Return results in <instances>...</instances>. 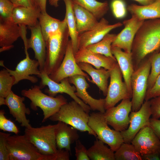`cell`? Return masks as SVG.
Wrapping results in <instances>:
<instances>
[{"instance_id":"obj_1","label":"cell","mask_w":160,"mask_h":160,"mask_svg":"<svg viewBox=\"0 0 160 160\" xmlns=\"http://www.w3.org/2000/svg\"><path fill=\"white\" fill-rule=\"evenodd\" d=\"M160 51V18L145 20L135 37L131 54L134 70L148 55Z\"/></svg>"},{"instance_id":"obj_2","label":"cell","mask_w":160,"mask_h":160,"mask_svg":"<svg viewBox=\"0 0 160 160\" xmlns=\"http://www.w3.org/2000/svg\"><path fill=\"white\" fill-rule=\"evenodd\" d=\"M68 27L51 36L46 42V57L44 70L49 75L54 72L61 63L70 40Z\"/></svg>"},{"instance_id":"obj_3","label":"cell","mask_w":160,"mask_h":160,"mask_svg":"<svg viewBox=\"0 0 160 160\" xmlns=\"http://www.w3.org/2000/svg\"><path fill=\"white\" fill-rule=\"evenodd\" d=\"M89 115L74 100L62 105L59 110L49 119L53 121H62L81 132H87L97 137L88 123Z\"/></svg>"},{"instance_id":"obj_4","label":"cell","mask_w":160,"mask_h":160,"mask_svg":"<svg viewBox=\"0 0 160 160\" xmlns=\"http://www.w3.org/2000/svg\"><path fill=\"white\" fill-rule=\"evenodd\" d=\"M41 89L39 86L34 85L29 89L22 90L21 93L23 97L31 100V107L32 109L36 110L39 107L42 110L44 115L43 123L56 113L61 107L67 102L62 95L52 97L44 93Z\"/></svg>"},{"instance_id":"obj_5","label":"cell","mask_w":160,"mask_h":160,"mask_svg":"<svg viewBox=\"0 0 160 160\" xmlns=\"http://www.w3.org/2000/svg\"><path fill=\"white\" fill-rule=\"evenodd\" d=\"M7 145L9 160H55V155L41 154L24 135H10Z\"/></svg>"},{"instance_id":"obj_6","label":"cell","mask_w":160,"mask_h":160,"mask_svg":"<svg viewBox=\"0 0 160 160\" xmlns=\"http://www.w3.org/2000/svg\"><path fill=\"white\" fill-rule=\"evenodd\" d=\"M57 124L39 127L25 128L24 135L42 154L53 155L57 152L55 130Z\"/></svg>"},{"instance_id":"obj_7","label":"cell","mask_w":160,"mask_h":160,"mask_svg":"<svg viewBox=\"0 0 160 160\" xmlns=\"http://www.w3.org/2000/svg\"><path fill=\"white\" fill-rule=\"evenodd\" d=\"M151 68V54L144 58L132 75L131 79L132 91V111H138L145 101Z\"/></svg>"},{"instance_id":"obj_8","label":"cell","mask_w":160,"mask_h":160,"mask_svg":"<svg viewBox=\"0 0 160 160\" xmlns=\"http://www.w3.org/2000/svg\"><path fill=\"white\" fill-rule=\"evenodd\" d=\"M88 124L97 138L107 144L114 152L124 142L121 132L109 127L104 113L99 112L90 114Z\"/></svg>"},{"instance_id":"obj_9","label":"cell","mask_w":160,"mask_h":160,"mask_svg":"<svg viewBox=\"0 0 160 160\" xmlns=\"http://www.w3.org/2000/svg\"><path fill=\"white\" fill-rule=\"evenodd\" d=\"M110 71V82L105 98V110L115 106L121 100L132 97L126 83L122 81L123 75L118 63Z\"/></svg>"},{"instance_id":"obj_10","label":"cell","mask_w":160,"mask_h":160,"mask_svg":"<svg viewBox=\"0 0 160 160\" xmlns=\"http://www.w3.org/2000/svg\"><path fill=\"white\" fill-rule=\"evenodd\" d=\"M39 77L41 79L40 85L41 89L45 86L48 87V89L45 90V92L51 96L55 97L57 94L65 93L69 95L74 101L81 105L85 111L89 113L91 109L90 107L83 102L76 95V88L74 86L70 85L68 78L62 80L59 83L52 80L49 75L44 71H41Z\"/></svg>"},{"instance_id":"obj_11","label":"cell","mask_w":160,"mask_h":160,"mask_svg":"<svg viewBox=\"0 0 160 160\" xmlns=\"http://www.w3.org/2000/svg\"><path fill=\"white\" fill-rule=\"evenodd\" d=\"M130 99H123L116 106L105 110L104 115L108 124L116 131L121 132L128 128L130 123L129 114L132 111Z\"/></svg>"},{"instance_id":"obj_12","label":"cell","mask_w":160,"mask_h":160,"mask_svg":"<svg viewBox=\"0 0 160 160\" xmlns=\"http://www.w3.org/2000/svg\"><path fill=\"white\" fill-rule=\"evenodd\" d=\"M151 114L149 100L145 101L138 111L131 112L129 127L121 132L124 143H131L140 130L145 125H149Z\"/></svg>"},{"instance_id":"obj_13","label":"cell","mask_w":160,"mask_h":160,"mask_svg":"<svg viewBox=\"0 0 160 160\" xmlns=\"http://www.w3.org/2000/svg\"><path fill=\"white\" fill-rule=\"evenodd\" d=\"M76 75H83L88 80L90 79L87 73L80 68L76 62L72 43L70 40L61 63L56 70L49 76L53 80L59 83L65 78Z\"/></svg>"},{"instance_id":"obj_14","label":"cell","mask_w":160,"mask_h":160,"mask_svg":"<svg viewBox=\"0 0 160 160\" xmlns=\"http://www.w3.org/2000/svg\"><path fill=\"white\" fill-rule=\"evenodd\" d=\"M142 155L160 153V140L149 125L138 132L131 143Z\"/></svg>"},{"instance_id":"obj_15","label":"cell","mask_w":160,"mask_h":160,"mask_svg":"<svg viewBox=\"0 0 160 160\" xmlns=\"http://www.w3.org/2000/svg\"><path fill=\"white\" fill-rule=\"evenodd\" d=\"M122 25V23L120 22L110 24L107 20L103 17L102 18L93 28L79 34V49L86 48L89 45L99 41L111 31Z\"/></svg>"},{"instance_id":"obj_16","label":"cell","mask_w":160,"mask_h":160,"mask_svg":"<svg viewBox=\"0 0 160 160\" xmlns=\"http://www.w3.org/2000/svg\"><path fill=\"white\" fill-rule=\"evenodd\" d=\"M25 58L21 60L17 64L15 70H12L5 67L3 61H0V65L6 69L10 75L15 79L14 85L24 79L28 80L31 83H35L38 81V79L32 75L38 77L41 73L39 67V63L37 60L32 59L30 57L28 52L25 53Z\"/></svg>"},{"instance_id":"obj_17","label":"cell","mask_w":160,"mask_h":160,"mask_svg":"<svg viewBox=\"0 0 160 160\" xmlns=\"http://www.w3.org/2000/svg\"><path fill=\"white\" fill-rule=\"evenodd\" d=\"M145 20H140L131 15V17L122 22L124 28L117 35L111 46L119 48L126 52L130 53L136 33Z\"/></svg>"},{"instance_id":"obj_18","label":"cell","mask_w":160,"mask_h":160,"mask_svg":"<svg viewBox=\"0 0 160 160\" xmlns=\"http://www.w3.org/2000/svg\"><path fill=\"white\" fill-rule=\"evenodd\" d=\"M86 77L83 75H76L68 78L70 84H73L76 88L75 94L83 102L88 105L91 109L104 113L105 99H99L93 98L87 91L89 87Z\"/></svg>"},{"instance_id":"obj_19","label":"cell","mask_w":160,"mask_h":160,"mask_svg":"<svg viewBox=\"0 0 160 160\" xmlns=\"http://www.w3.org/2000/svg\"><path fill=\"white\" fill-rule=\"evenodd\" d=\"M28 28L31 31V36L24 44L25 52H28L29 48L33 49L35 58L39 62V68L41 71L44 70L46 57V41L42 33L39 22L36 25Z\"/></svg>"},{"instance_id":"obj_20","label":"cell","mask_w":160,"mask_h":160,"mask_svg":"<svg viewBox=\"0 0 160 160\" xmlns=\"http://www.w3.org/2000/svg\"><path fill=\"white\" fill-rule=\"evenodd\" d=\"M74 56L77 63H87L97 69L103 68L110 70L113 68L117 63L116 58L93 52L86 48L79 49Z\"/></svg>"},{"instance_id":"obj_21","label":"cell","mask_w":160,"mask_h":160,"mask_svg":"<svg viewBox=\"0 0 160 160\" xmlns=\"http://www.w3.org/2000/svg\"><path fill=\"white\" fill-rule=\"evenodd\" d=\"M24 97H21L15 94L12 91L5 98V105L8 108L10 113L15 120L25 128L31 127L30 121L27 119L26 114L29 115L30 111L26 107L23 103Z\"/></svg>"},{"instance_id":"obj_22","label":"cell","mask_w":160,"mask_h":160,"mask_svg":"<svg viewBox=\"0 0 160 160\" xmlns=\"http://www.w3.org/2000/svg\"><path fill=\"white\" fill-rule=\"evenodd\" d=\"M21 36L20 26L12 20H0V52L10 49L13 43Z\"/></svg>"},{"instance_id":"obj_23","label":"cell","mask_w":160,"mask_h":160,"mask_svg":"<svg viewBox=\"0 0 160 160\" xmlns=\"http://www.w3.org/2000/svg\"><path fill=\"white\" fill-rule=\"evenodd\" d=\"M77 130L64 122L58 121L55 130L57 149H65L71 153V145L79 138Z\"/></svg>"},{"instance_id":"obj_24","label":"cell","mask_w":160,"mask_h":160,"mask_svg":"<svg viewBox=\"0 0 160 160\" xmlns=\"http://www.w3.org/2000/svg\"><path fill=\"white\" fill-rule=\"evenodd\" d=\"M111 52L119 65L128 89L132 95L131 79L134 70L131 53L126 52L119 48L112 46Z\"/></svg>"},{"instance_id":"obj_25","label":"cell","mask_w":160,"mask_h":160,"mask_svg":"<svg viewBox=\"0 0 160 160\" xmlns=\"http://www.w3.org/2000/svg\"><path fill=\"white\" fill-rule=\"evenodd\" d=\"M41 13L36 6L29 7L17 6L15 7L12 13V20L18 25L28 26V28L36 25Z\"/></svg>"},{"instance_id":"obj_26","label":"cell","mask_w":160,"mask_h":160,"mask_svg":"<svg viewBox=\"0 0 160 160\" xmlns=\"http://www.w3.org/2000/svg\"><path fill=\"white\" fill-rule=\"evenodd\" d=\"M77 64L80 68L88 74L92 80L88 81L95 84L103 92L104 96H106L108 85V80L110 77V71L101 68L97 69L94 68L91 64L84 62Z\"/></svg>"},{"instance_id":"obj_27","label":"cell","mask_w":160,"mask_h":160,"mask_svg":"<svg viewBox=\"0 0 160 160\" xmlns=\"http://www.w3.org/2000/svg\"><path fill=\"white\" fill-rule=\"evenodd\" d=\"M127 10L131 15L140 20L160 18V0H156L152 3L146 5L132 4L128 6Z\"/></svg>"},{"instance_id":"obj_28","label":"cell","mask_w":160,"mask_h":160,"mask_svg":"<svg viewBox=\"0 0 160 160\" xmlns=\"http://www.w3.org/2000/svg\"><path fill=\"white\" fill-rule=\"evenodd\" d=\"M42 33L46 41L52 34L67 27L66 19L60 21L49 15L46 12H41L39 18Z\"/></svg>"},{"instance_id":"obj_29","label":"cell","mask_w":160,"mask_h":160,"mask_svg":"<svg viewBox=\"0 0 160 160\" xmlns=\"http://www.w3.org/2000/svg\"><path fill=\"white\" fill-rule=\"evenodd\" d=\"M72 6L79 34L92 28L98 22L93 15L83 7L73 2Z\"/></svg>"},{"instance_id":"obj_30","label":"cell","mask_w":160,"mask_h":160,"mask_svg":"<svg viewBox=\"0 0 160 160\" xmlns=\"http://www.w3.org/2000/svg\"><path fill=\"white\" fill-rule=\"evenodd\" d=\"M65 7V18L66 20L70 37L71 38L73 52L75 54L79 50L78 44V33L76 20L73 11L72 0H63Z\"/></svg>"},{"instance_id":"obj_31","label":"cell","mask_w":160,"mask_h":160,"mask_svg":"<svg viewBox=\"0 0 160 160\" xmlns=\"http://www.w3.org/2000/svg\"><path fill=\"white\" fill-rule=\"evenodd\" d=\"M97 138L93 145L87 149L91 160H115L114 151Z\"/></svg>"},{"instance_id":"obj_32","label":"cell","mask_w":160,"mask_h":160,"mask_svg":"<svg viewBox=\"0 0 160 160\" xmlns=\"http://www.w3.org/2000/svg\"><path fill=\"white\" fill-rule=\"evenodd\" d=\"M72 0L91 13L97 20L103 17L109 9L108 4L107 1L101 2L96 0Z\"/></svg>"},{"instance_id":"obj_33","label":"cell","mask_w":160,"mask_h":160,"mask_svg":"<svg viewBox=\"0 0 160 160\" xmlns=\"http://www.w3.org/2000/svg\"><path fill=\"white\" fill-rule=\"evenodd\" d=\"M117 34L108 33L99 41L89 45L86 48L91 51L115 58L111 53V45Z\"/></svg>"},{"instance_id":"obj_34","label":"cell","mask_w":160,"mask_h":160,"mask_svg":"<svg viewBox=\"0 0 160 160\" xmlns=\"http://www.w3.org/2000/svg\"><path fill=\"white\" fill-rule=\"evenodd\" d=\"M115 152L116 160H142V155L132 144L124 142Z\"/></svg>"},{"instance_id":"obj_35","label":"cell","mask_w":160,"mask_h":160,"mask_svg":"<svg viewBox=\"0 0 160 160\" xmlns=\"http://www.w3.org/2000/svg\"><path fill=\"white\" fill-rule=\"evenodd\" d=\"M160 74V51L151 54V68L148 76L147 91L151 88Z\"/></svg>"},{"instance_id":"obj_36","label":"cell","mask_w":160,"mask_h":160,"mask_svg":"<svg viewBox=\"0 0 160 160\" xmlns=\"http://www.w3.org/2000/svg\"><path fill=\"white\" fill-rule=\"evenodd\" d=\"M15 79L7 70L4 68L0 71V97L5 98L12 91Z\"/></svg>"},{"instance_id":"obj_37","label":"cell","mask_w":160,"mask_h":160,"mask_svg":"<svg viewBox=\"0 0 160 160\" xmlns=\"http://www.w3.org/2000/svg\"><path fill=\"white\" fill-rule=\"evenodd\" d=\"M14 5L9 0H0V20H12Z\"/></svg>"},{"instance_id":"obj_38","label":"cell","mask_w":160,"mask_h":160,"mask_svg":"<svg viewBox=\"0 0 160 160\" xmlns=\"http://www.w3.org/2000/svg\"><path fill=\"white\" fill-rule=\"evenodd\" d=\"M4 110L0 111V129L4 131H7L18 134L19 130L15 123L5 116Z\"/></svg>"},{"instance_id":"obj_39","label":"cell","mask_w":160,"mask_h":160,"mask_svg":"<svg viewBox=\"0 0 160 160\" xmlns=\"http://www.w3.org/2000/svg\"><path fill=\"white\" fill-rule=\"evenodd\" d=\"M111 7L113 14L116 18L121 19L126 16L127 8L123 0H113Z\"/></svg>"},{"instance_id":"obj_40","label":"cell","mask_w":160,"mask_h":160,"mask_svg":"<svg viewBox=\"0 0 160 160\" xmlns=\"http://www.w3.org/2000/svg\"><path fill=\"white\" fill-rule=\"evenodd\" d=\"M9 133L0 132V160H9L7 141Z\"/></svg>"},{"instance_id":"obj_41","label":"cell","mask_w":160,"mask_h":160,"mask_svg":"<svg viewBox=\"0 0 160 160\" xmlns=\"http://www.w3.org/2000/svg\"><path fill=\"white\" fill-rule=\"evenodd\" d=\"M75 147V155L76 160H90L87 150L79 140L76 141Z\"/></svg>"},{"instance_id":"obj_42","label":"cell","mask_w":160,"mask_h":160,"mask_svg":"<svg viewBox=\"0 0 160 160\" xmlns=\"http://www.w3.org/2000/svg\"><path fill=\"white\" fill-rule=\"evenodd\" d=\"M160 96V74L156 79L152 87L147 91L145 101Z\"/></svg>"},{"instance_id":"obj_43","label":"cell","mask_w":160,"mask_h":160,"mask_svg":"<svg viewBox=\"0 0 160 160\" xmlns=\"http://www.w3.org/2000/svg\"><path fill=\"white\" fill-rule=\"evenodd\" d=\"M149 100L152 118H160V96L153 98Z\"/></svg>"},{"instance_id":"obj_44","label":"cell","mask_w":160,"mask_h":160,"mask_svg":"<svg viewBox=\"0 0 160 160\" xmlns=\"http://www.w3.org/2000/svg\"><path fill=\"white\" fill-rule=\"evenodd\" d=\"M15 6L33 7L36 6L33 0H9Z\"/></svg>"},{"instance_id":"obj_45","label":"cell","mask_w":160,"mask_h":160,"mask_svg":"<svg viewBox=\"0 0 160 160\" xmlns=\"http://www.w3.org/2000/svg\"><path fill=\"white\" fill-rule=\"evenodd\" d=\"M149 125L160 140V119L150 118Z\"/></svg>"},{"instance_id":"obj_46","label":"cell","mask_w":160,"mask_h":160,"mask_svg":"<svg viewBox=\"0 0 160 160\" xmlns=\"http://www.w3.org/2000/svg\"><path fill=\"white\" fill-rule=\"evenodd\" d=\"M35 5L40 10L41 12H46L47 0H33Z\"/></svg>"},{"instance_id":"obj_47","label":"cell","mask_w":160,"mask_h":160,"mask_svg":"<svg viewBox=\"0 0 160 160\" xmlns=\"http://www.w3.org/2000/svg\"><path fill=\"white\" fill-rule=\"evenodd\" d=\"M142 157V160H160V154L157 153L143 154Z\"/></svg>"},{"instance_id":"obj_48","label":"cell","mask_w":160,"mask_h":160,"mask_svg":"<svg viewBox=\"0 0 160 160\" xmlns=\"http://www.w3.org/2000/svg\"><path fill=\"white\" fill-rule=\"evenodd\" d=\"M140 4L141 5H146L152 3L156 0H133Z\"/></svg>"},{"instance_id":"obj_49","label":"cell","mask_w":160,"mask_h":160,"mask_svg":"<svg viewBox=\"0 0 160 160\" xmlns=\"http://www.w3.org/2000/svg\"><path fill=\"white\" fill-rule=\"evenodd\" d=\"M60 0H49L50 5L55 7H57L59 6L58 2Z\"/></svg>"},{"instance_id":"obj_50","label":"cell","mask_w":160,"mask_h":160,"mask_svg":"<svg viewBox=\"0 0 160 160\" xmlns=\"http://www.w3.org/2000/svg\"><path fill=\"white\" fill-rule=\"evenodd\" d=\"M5 98L0 97V105H5Z\"/></svg>"},{"instance_id":"obj_51","label":"cell","mask_w":160,"mask_h":160,"mask_svg":"<svg viewBox=\"0 0 160 160\" xmlns=\"http://www.w3.org/2000/svg\"></svg>"}]
</instances>
